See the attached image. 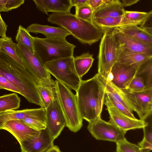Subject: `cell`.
<instances>
[{
    "label": "cell",
    "instance_id": "cell-15",
    "mask_svg": "<svg viewBox=\"0 0 152 152\" xmlns=\"http://www.w3.org/2000/svg\"><path fill=\"white\" fill-rule=\"evenodd\" d=\"M2 129L5 130L12 134L20 144L25 141L37 138L40 132L18 120L8 121L4 125Z\"/></svg>",
    "mask_w": 152,
    "mask_h": 152
},
{
    "label": "cell",
    "instance_id": "cell-29",
    "mask_svg": "<svg viewBox=\"0 0 152 152\" xmlns=\"http://www.w3.org/2000/svg\"><path fill=\"white\" fill-rule=\"evenodd\" d=\"M17 44L22 45L30 52L35 53L34 46V37L22 26L20 25L18 28L15 37Z\"/></svg>",
    "mask_w": 152,
    "mask_h": 152
},
{
    "label": "cell",
    "instance_id": "cell-42",
    "mask_svg": "<svg viewBox=\"0 0 152 152\" xmlns=\"http://www.w3.org/2000/svg\"><path fill=\"white\" fill-rule=\"evenodd\" d=\"M87 0H70L72 7H80L87 4Z\"/></svg>",
    "mask_w": 152,
    "mask_h": 152
},
{
    "label": "cell",
    "instance_id": "cell-34",
    "mask_svg": "<svg viewBox=\"0 0 152 152\" xmlns=\"http://www.w3.org/2000/svg\"><path fill=\"white\" fill-rule=\"evenodd\" d=\"M20 120L30 127L38 131H40L47 128L46 121L40 119L26 118Z\"/></svg>",
    "mask_w": 152,
    "mask_h": 152
},
{
    "label": "cell",
    "instance_id": "cell-27",
    "mask_svg": "<svg viewBox=\"0 0 152 152\" xmlns=\"http://www.w3.org/2000/svg\"><path fill=\"white\" fill-rule=\"evenodd\" d=\"M20 103V97L15 93L0 96V113L18 109Z\"/></svg>",
    "mask_w": 152,
    "mask_h": 152
},
{
    "label": "cell",
    "instance_id": "cell-26",
    "mask_svg": "<svg viewBox=\"0 0 152 152\" xmlns=\"http://www.w3.org/2000/svg\"><path fill=\"white\" fill-rule=\"evenodd\" d=\"M15 44L9 37L6 36L0 38V51L10 57L19 65L25 68L17 52Z\"/></svg>",
    "mask_w": 152,
    "mask_h": 152
},
{
    "label": "cell",
    "instance_id": "cell-44",
    "mask_svg": "<svg viewBox=\"0 0 152 152\" xmlns=\"http://www.w3.org/2000/svg\"><path fill=\"white\" fill-rule=\"evenodd\" d=\"M45 152H62L57 145H53Z\"/></svg>",
    "mask_w": 152,
    "mask_h": 152
},
{
    "label": "cell",
    "instance_id": "cell-28",
    "mask_svg": "<svg viewBox=\"0 0 152 152\" xmlns=\"http://www.w3.org/2000/svg\"><path fill=\"white\" fill-rule=\"evenodd\" d=\"M122 16L117 17H104L92 18V22L105 31H112L120 26Z\"/></svg>",
    "mask_w": 152,
    "mask_h": 152
},
{
    "label": "cell",
    "instance_id": "cell-23",
    "mask_svg": "<svg viewBox=\"0 0 152 152\" xmlns=\"http://www.w3.org/2000/svg\"><path fill=\"white\" fill-rule=\"evenodd\" d=\"M152 14L151 10L146 12L125 10L119 27L129 25H140L142 27Z\"/></svg>",
    "mask_w": 152,
    "mask_h": 152
},
{
    "label": "cell",
    "instance_id": "cell-3",
    "mask_svg": "<svg viewBox=\"0 0 152 152\" xmlns=\"http://www.w3.org/2000/svg\"><path fill=\"white\" fill-rule=\"evenodd\" d=\"M47 20L64 28L83 44L91 45L101 39L105 32L92 22L81 19L70 12L52 13Z\"/></svg>",
    "mask_w": 152,
    "mask_h": 152
},
{
    "label": "cell",
    "instance_id": "cell-12",
    "mask_svg": "<svg viewBox=\"0 0 152 152\" xmlns=\"http://www.w3.org/2000/svg\"><path fill=\"white\" fill-rule=\"evenodd\" d=\"M45 110L47 128L55 140L60 135L66 125L64 117L58 102L56 94Z\"/></svg>",
    "mask_w": 152,
    "mask_h": 152
},
{
    "label": "cell",
    "instance_id": "cell-21",
    "mask_svg": "<svg viewBox=\"0 0 152 152\" xmlns=\"http://www.w3.org/2000/svg\"><path fill=\"white\" fill-rule=\"evenodd\" d=\"M124 34L152 47V34L137 25L121 26L116 28Z\"/></svg>",
    "mask_w": 152,
    "mask_h": 152
},
{
    "label": "cell",
    "instance_id": "cell-37",
    "mask_svg": "<svg viewBox=\"0 0 152 152\" xmlns=\"http://www.w3.org/2000/svg\"><path fill=\"white\" fill-rule=\"evenodd\" d=\"M108 95L109 98L114 106L121 112L128 116L133 118H136L134 116L133 112L130 111L122 104L113 98L110 95Z\"/></svg>",
    "mask_w": 152,
    "mask_h": 152
},
{
    "label": "cell",
    "instance_id": "cell-13",
    "mask_svg": "<svg viewBox=\"0 0 152 152\" xmlns=\"http://www.w3.org/2000/svg\"><path fill=\"white\" fill-rule=\"evenodd\" d=\"M140 67L127 65L116 62L112 67L107 79L118 88L126 89L136 76Z\"/></svg>",
    "mask_w": 152,
    "mask_h": 152
},
{
    "label": "cell",
    "instance_id": "cell-45",
    "mask_svg": "<svg viewBox=\"0 0 152 152\" xmlns=\"http://www.w3.org/2000/svg\"><path fill=\"white\" fill-rule=\"evenodd\" d=\"M7 0H0V12L4 11Z\"/></svg>",
    "mask_w": 152,
    "mask_h": 152
},
{
    "label": "cell",
    "instance_id": "cell-39",
    "mask_svg": "<svg viewBox=\"0 0 152 152\" xmlns=\"http://www.w3.org/2000/svg\"><path fill=\"white\" fill-rule=\"evenodd\" d=\"M24 0H7L4 12H8L17 8L23 4Z\"/></svg>",
    "mask_w": 152,
    "mask_h": 152
},
{
    "label": "cell",
    "instance_id": "cell-40",
    "mask_svg": "<svg viewBox=\"0 0 152 152\" xmlns=\"http://www.w3.org/2000/svg\"><path fill=\"white\" fill-rule=\"evenodd\" d=\"M102 2L103 0H87V4L91 7L94 12L100 7Z\"/></svg>",
    "mask_w": 152,
    "mask_h": 152
},
{
    "label": "cell",
    "instance_id": "cell-35",
    "mask_svg": "<svg viewBox=\"0 0 152 152\" xmlns=\"http://www.w3.org/2000/svg\"><path fill=\"white\" fill-rule=\"evenodd\" d=\"M145 88L142 79L136 76L130 82L126 90L130 92H138L143 91Z\"/></svg>",
    "mask_w": 152,
    "mask_h": 152
},
{
    "label": "cell",
    "instance_id": "cell-22",
    "mask_svg": "<svg viewBox=\"0 0 152 152\" xmlns=\"http://www.w3.org/2000/svg\"><path fill=\"white\" fill-rule=\"evenodd\" d=\"M98 75L99 79L104 86L106 94L110 95L133 112V109L124 91L115 86L111 81L102 77L98 74Z\"/></svg>",
    "mask_w": 152,
    "mask_h": 152
},
{
    "label": "cell",
    "instance_id": "cell-9",
    "mask_svg": "<svg viewBox=\"0 0 152 152\" xmlns=\"http://www.w3.org/2000/svg\"><path fill=\"white\" fill-rule=\"evenodd\" d=\"M87 128L92 136L96 140L115 143L124 138L126 133L113 124L106 121L101 118L88 123Z\"/></svg>",
    "mask_w": 152,
    "mask_h": 152
},
{
    "label": "cell",
    "instance_id": "cell-8",
    "mask_svg": "<svg viewBox=\"0 0 152 152\" xmlns=\"http://www.w3.org/2000/svg\"><path fill=\"white\" fill-rule=\"evenodd\" d=\"M119 47L111 31H105L101 39L98 55V74L107 79L117 62Z\"/></svg>",
    "mask_w": 152,
    "mask_h": 152
},
{
    "label": "cell",
    "instance_id": "cell-46",
    "mask_svg": "<svg viewBox=\"0 0 152 152\" xmlns=\"http://www.w3.org/2000/svg\"><path fill=\"white\" fill-rule=\"evenodd\" d=\"M115 152H118V151H116Z\"/></svg>",
    "mask_w": 152,
    "mask_h": 152
},
{
    "label": "cell",
    "instance_id": "cell-16",
    "mask_svg": "<svg viewBox=\"0 0 152 152\" xmlns=\"http://www.w3.org/2000/svg\"><path fill=\"white\" fill-rule=\"evenodd\" d=\"M54 140L47 128L40 131L37 138L20 144L21 152H45L54 145Z\"/></svg>",
    "mask_w": 152,
    "mask_h": 152
},
{
    "label": "cell",
    "instance_id": "cell-38",
    "mask_svg": "<svg viewBox=\"0 0 152 152\" xmlns=\"http://www.w3.org/2000/svg\"><path fill=\"white\" fill-rule=\"evenodd\" d=\"M0 87L1 89L16 92L20 94L19 90L5 78L0 75Z\"/></svg>",
    "mask_w": 152,
    "mask_h": 152
},
{
    "label": "cell",
    "instance_id": "cell-47",
    "mask_svg": "<svg viewBox=\"0 0 152 152\" xmlns=\"http://www.w3.org/2000/svg\"><path fill=\"white\" fill-rule=\"evenodd\" d=\"M0 89H1V88L0 87Z\"/></svg>",
    "mask_w": 152,
    "mask_h": 152
},
{
    "label": "cell",
    "instance_id": "cell-1",
    "mask_svg": "<svg viewBox=\"0 0 152 152\" xmlns=\"http://www.w3.org/2000/svg\"><path fill=\"white\" fill-rule=\"evenodd\" d=\"M75 94L80 114L88 123L101 118L106 95L105 87L97 73L82 80Z\"/></svg>",
    "mask_w": 152,
    "mask_h": 152
},
{
    "label": "cell",
    "instance_id": "cell-7",
    "mask_svg": "<svg viewBox=\"0 0 152 152\" xmlns=\"http://www.w3.org/2000/svg\"><path fill=\"white\" fill-rule=\"evenodd\" d=\"M15 45L25 68L31 75L37 84L55 86V81L51 78L50 74L39 57L22 45L15 44Z\"/></svg>",
    "mask_w": 152,
    "mask_h": 152
},
{
    "label": "cell",
    "instance_id": "cell-14",
    "mask_svg": "<svg viewBox=\"0 0 152 152\" xmlns=\"http://www.w3.org/2000/svg\"><path fill=\"white\" fill-rule=\"evenodd\" d=\"M120 51L125 53H144L152 56V47L124 34L116 28L111 31Z\"/></svg>",
    "mask_w": 152,
    "mask_h": 152
},
{
    "label": "cell",
    "instance_id": "cell-31",
    "mask_svg": "<svg viewBox=\"0 0 152 152\" xmlns=\"http://www.w3.org/2000/svg\"><path fill=\"white\" fill-rule=\"evenodd\" d=\"M152 59L141 65L136 76L143 80L145 88L152 87Z\"/></svg>",
    "mask_w": 152,
    "mask_h": 152
},
{
    "label": "cell",
    "instance_id": "cell-41",
    "mask_svg": "<svg viewBox=\"0 0 152 152\" xmlns=\"http://www.w3.org/2000/svg\"><path fill=\"white\" fill-rule=\"evenodd\" d=\"M7 27V26L2 18L0 13V37H3L6 36Z\"/></svg>",
    "mask_w": 152,
    "mask_h": 152
},
{
    "label": "cell",
    "instance_id": "cell-36",
    "mask_svg": "<svg viewBox=\"0 0 152 152\" xmlns=\"http://www.w3.org/2000/svg\"><path fill=\"white\" fill-rule=\"evenodd\" d=\"M152 115L148 117L144 121L147 123L146 126L143 128L144 137L142 141L152 144Z\"/></svg>",
    "mask_w": 152,
    "mask_h": 152
},
{
    "label": "cell",
    "instance_id": "cell-11",
    "mask_svg": "<svg viewBox=\"0 0 152 152\" xmlns=\"http://www.w3.org/2000/svg\"><path fill=\"white\" fill-rule=\"evenodd\" d=\"M123 90L140 119L144 121L152 115V87L145 88L143 91L138 92Z\"/></svg>",
    "mask_w": 152,
    "mask_h": 152
},
{
    "label": "cell",
    "instance_id": "cell-25",
    "mask_svg": "<svg viewBox=\"0 0 152 152\" xmlns=\"http://www.w3.org/2000/svg\"><path fill=\"white\" fill-rule=\"evenodd\" d=\"M94 60L93 55L88 52L84 53L79 56L74 57L75 67L78 76L81 79L88 71Z\"/></svg>",
    "mask_w": 152,
    "mask_h": 152
},
{
    "label": "cell",
    "instance_id": "cell-17",
    "mask_svg": "<svg viewBox=\"0 0 152 152\" xmlns=\"http://www.w3.org/2000/svg\"><path fill=\"white\" fill-rule=\"evenodd\" d=\"M26 118H38L46 120V110L43 107L12 110L0 113V130L4 125L9 121L22 120Z\"/></svg>",
    "mask_w": 152,
    "mask_h": 152
},
{
    "label": "cell",
    "instance_id": "cell-32",
    "mask_svg": "<svg viewBox=\"0 0 152 152\" xmlns=\"http://www.w3.org/2000/svg\"><path fill=\"white\" fill-rule=\"evenodd\" d=\"M116 144V151L119 152H142L138 145L129 142L125 137Z\"/></svg>",
    "mask_w": 152,
    "mask_h": 152
},
{
    "label": "cell",
    "instance_id": "cell-2",
    "mask_svg": "<svg viewBox=\"0 0 152 152\" xmlns=\"http://www.w3.org/2000/svg\"><path fill=\"white\" fill-rule=\"evenodd\" d=\"M0 75L14 85L20 94L30 103L43 107L37 84L29 72L10 57L0 51Z\"/></svg>",
    "mask_w": 152,
    "mask_h": 152
},
{
    "label": "cell",
    "instance_id": "cell-10",
    "mask_svg": "<svg viewBox=\"0 0 152 152\" xmlns=\"http://www.w3.org/2000/svg\"><path fill=\"white\" fill-rule=\"evenodd\" d=\"M106 95L105 104L109 115L108 122L126 132L130 130L143 129L146 126L145 121L132 118L121 112L113 104L108 95Z\"/></svg>",
    "mask_w": 152,
    "mask_h": 152
},
{
    "label": "cell",
    "instance_id": "cell-6",
    "mask_svg": "<svg viewBox=\"0 0 152 152\" xmlns=\"http://www.w3.org/2000/svg\"><path fill=\"white\" fill-rule=\"evenodd\" d=\"M74 56L63 58L44 64L47 71L57 80L76 91L82 80L75 69Z\"/></svg>",
    "mask_w": 152,
    "mask_h": 152
},
{
    "label": "cell",
    "instance_id": "cell-24",
    "mask_svg": "<svg viewBox=\"0 0 152 152\" xmlns=\"http://www.w3.org/2000/svg\"><path fill=\"white\" fill-rule=\"evenodd\" d=\"M152 59V56L144 53H125L119 49L117 62L127 65L140 67Z\"/></svg>",
    "mask_w": 152,
    "mask_h": 152
},
{
    "label": "cell",
    "instance_id": "cell-5",
    "mask_svg": "<svg viewBox=\"0 0 152 152\" xmlns=\"http://www.w3.org/2000/svg\"><path fill=\"white\" fill-rule=\"evenodd\" d=\"M55 89L57 99L64 115L66 126L76 132L83 126V119L78 109L76 95L66 85L56 80Z\"/></svg>",
    "mask_w": 152,
    "mask_h": 152
},
{
    "label": "cell",
    "instance_id": "cell-30",
    "mask_svg": "<svg viewBox=\"0 0 152 152\" xmlns=\"http://www.w3.org/2000/svg\"><path fill=\"white\" fill-rule=\"evenodd\" d=\"M37 88L43 107L45 109L56 95L55 86H46L37 85Z\"/></svg>",
    "mask_w": 152,
    "mask_h": 152
},
{
    "label": "cell",
    "instance_id": "cell-43",
    "mask_svg": "<svg viewBox=\"0 0 152 152\" xmlns=\"http://www.w3.org/2000/svg\"><path fill=\"white\" fill-rule=\"evenodd\" d=\"M140 1L139 0H122L121 2L124 7L134 4Z\"/></svg>",
    "mask_w": 152,
    "mask_h": 152
},
{
    "label": "cell",
    "instance_id": "cell-18",
    "mask_svg": "<svg viewBox=\"0 0 152 152\" xmlns=\"http://www.w3.org/2000/svg\"><path fill=\"white\" fill-rule=\"evenodd\" d=\"M38 10L47 15L48 12L69 13L72 7L70 0H33Z\"/></svg>",
    "mask_w": 152,
    "mask_h": 152
},
{
    "label": "cell",
    "instance_id": "cell-4",
    "mask_svg": "<svg viewBox=\"0 0 152 152\" xmlns=\"http://www.w3.org/2000/svg\"><path fill=\"white\" fill-rule=\"evenodd\" d=\"M35 53L44 64L57 59L73 56L76 46L66 38L34 37Z\"/></svg>",
    "mask_w": 152,
    "mask_h": 152
},
{
    "label": "cell",
    "instance_id": "cell-19",
    "mask_svg": "<svg viewBox=\"0 0 152 152\" xmlns=\"http://www.w3.org/2000/svg\"><path fill=\"white\" fill-rule=\"evenodd\" d=\"M125 10L118 0H103L100 8L93 12L92 18L122 16Z\"/></svg>",
    "mask_w": 152,
    "mask_h": 152
},
{
    "label": "cell",
    "instance_id": "cell-20",
    "mask_svg": "<svg viewBox=\"0 0 152 152\" xmlns=\"http://www.w3.org/2000/svg\"><path fill=\"white\" fill-rule=\"evenodd\" d=\"M26 30L29 33H40L46 37L66 38L71 35L70 33L61 27H53L48 25L33 23L27 27Z\"/></svg>",
    "mask_w": 152,
    "mask_h": 152
},
{
    "label": "cell",
    "instance_id": "cell-33",
    "mask_svg": "<svg viewBox=\"0 0 152 152\" xmlns=\"http://www.w3.org/2000/svg\"><path fill=\"white\" fill-rule=\"evenodd\" d=\"M93 12V10L91 7L86 4L75 7V15L81 19L92 22Z\"/></svg>",
    "mask_w": 152,
    "mask_h": 152
}]
</instances>
